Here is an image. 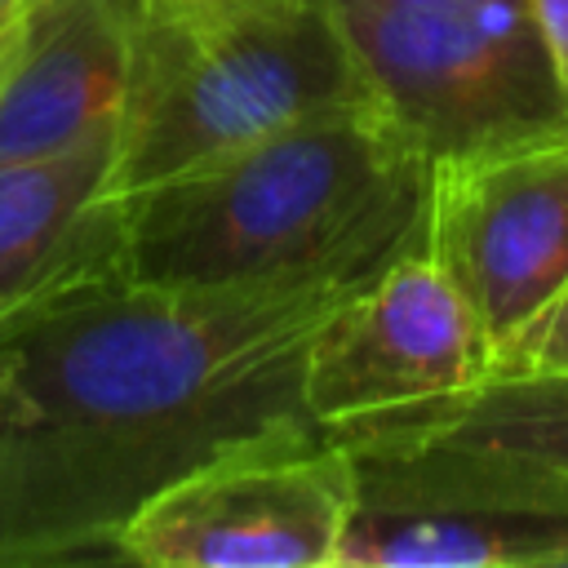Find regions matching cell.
<instances>
[{
  "label": "cell",
  "mask_w": 568,
  "mask_h": 568,
  "mask_svg": "<svg viewBox=\"0 0 568 568\" xmlns=\"http://www.w3.org/2000/svg\"><path fill=\"white\" fill-rule=\"evenodd\" d=\"M342 297L111 275L4 328L0 559L111 550L169 479L311 430L302 359Z\"/></svg>",
  "instance_id": "cell-1"
},
{
  "label": "cell",
  "mask_w": 568,
  "mask_h": 568,
  "mask_svg": "<svg viewBox=\"0 0 568 568\" xmlns=\"http://www.w3.org/2000/svg\"><path fill=\"white\" fill-rule=\"evenodd\" d=\"M430 160L373 106L288 124L120 195V275L191 288L355 293L426 235Z\"/></svg>",
  "instance_id": "cell-2"
},
{
  "label": "cell",
  "mask_w": 568,
  "mask_h": 568,
  "mask_svg": "<svg viewBox=\"0 0 568 568\" xmlns=\"http://www.w3.org/2000/svg\"><path fill=\"white\" fill-rule=\"evenodd\" d=\"M355 102L373 98L333 0H138L111 195L182 178Z\"/></svg>",
  "instance_id": "cell-3"
},
{
  "label": "cell",
  "mask_w": 568,
  "mask_h": 568,
  "mask_svg": "<svg viewBox=\"0 0 568 568\" xmlns=\"http://www.w3.org/2000/svg\"><path fill=\"white\" fill-rule=\"evenodd\" d=\"M373 106L430 160L568 133L559 80L528 0H333Z\"/></svg>",
  "instance_id": "cell-4"
},
{
  "label": "cell",
  "mask_w": 568,
  "mask_h": 568,
  "mask_svg": "<svg viewBox=\"0 0 568 568\" xmlns=\"http://www.w3.org/2000/svg\"><path fill=\"white\" fill-rule=\"evenodd\" d=\"M493 373L484 324L426 248L346 293L311 333L302 359L306 426L355 448L426 417Z\"/></svg>",
  "instance_id": "cell-5"
},
{
  "label": "cell",
  "mask_w": 568,
  "mask_h": 568,
  "mask_svg": "<svg viewBox=\"0 0 568 568\" xmlns=\"http://www.w3.org/2000/svg\"><path fill=\"white\" fill-rule=\"evenodd\" d=\"M346 448L297 430L222 453L155 488L111 541L151 568H337L355 506Z\"/></svg>",
  "instance_id": "cell-6"
},
{
  "label": "cell",
  "mask_w": 568,
  "mask_h": 568,
  "mask_svg": "<svg viewBox=\"0 0 568 568\" xmlns=\"http://www.w3.org/2000/svg\"><path fill=\"white\" fill-rule=\"evenodd\" d=\"M422 248L497 359L568 288V133L430 164Z\"/></svg>",
  "instance_id": "cell-7"
},
{
  "label": "cell",
  "mask_w": 568,
  "mask_h": 568,
  "mask_svg": "<svg viewBox=\"0 0 568 568\" xmlns=\"http://www.w3.org/2000/svg\"><path fill=\"white\" fill-rule=\"evenodd\" d=\"M346 453L368 493L568 519V373H488L453 404Z\"/></svg>",
  "instance_id": "cell-8"
},
{
  "label": "cell",
  "mask_w": 568,
  "mask_h": 568,
  "mask_svg": "<svg viewBox=\"0 0 568 568\" xmlns=\"http://www.w3.org/2000/svg\"><path fill=\"white\" fill-rule=\"evenodd\" d=\"M138 0H36L0 49V164L120 129Z\"/></svg>",
  "instance_id": "cell-9"
},
{
  "label": "cell",
  "mask_w": 568,
  "mask_h": 568,
  "mask_svg": "<svg viewBox=\"0 0 568 568\" xmlns=\"http://www.w3.org/2000/svg\"><path fill=\"white\" fill-rule=\"evenodd\" d=\"M115 129L0 164V333L31 311L120 275Z\"/></svg>",
  "instance_id": "cell-10"
},
{
  "label": "cell",
  "mask_w": 568,
  "mask_h": 568,
  "mask_svg": "<svg viewBox=\"0 0 568 568\" xmlns=\"http://www.w3.org/2000/svg\"><path fill=\"white\" fill-rule=\"evenodd\" d=\"M493 373H568V288L493 359Z\"/></svg>",
  "instance_id": "cell-11"
},
{
  "label": "cell",
  "mask_w": 568,
  "mask_h": 568,
  "mask_svg": "<svg viewBox=\"0 0 568 568\" xmlns=\"http://www.w3.org/2000/svg\"><path fill=\"white\" fill-rule=\"evenodd\" d=\"M528 4L537 18V31L546 40V53H550L559 80L568 84V0H528Z\"/></svg>",
  "instance_id": "cell-12"
},
{
  "label": "cell",
  "mask_w": 568,
  "mask_h": 568,
  "mask_svg": "<svg viewBox=\"0 0 568 568\" xmlns=\"http://www.w3.org/2000/svg\"><path fill=\"white\" fill-rule=\"evenodd\" d=\"M31 9H36V0H0V36H4L9 27H18Z\"/></svg>",
  "instance_id": "cell-13"
},
{
  "label": "cell",
  "mask_w": 568,
  "mask_h": 568,
  "mask_svg": "<svg viewBox=\"0 0 568 568\" xmlns=\"http://www.w3.org/2000/svg\"><path fill=\"white\" fill-rule=\"evenodd\" d=\"M182 4H209V0H182Z\"/></svg>",
  "instance_id": "cell-14"
},
{
  "label": "cell",
  "mask_w": 568,
  "mask_h": 568,
  "mask_svg": "<svg viewBox=\"0 0 568 568\" xmlns=\"http://www.w3.org/2000/svg\"><path fill=\"white\" fill-rule=\"evenodd\" d=\"M9 31H13V27H9ZM9 31H4V36H0V49H4V40H9Z\"/></svg>",
  "instance_id": "cell-15"
}]
</instances>
